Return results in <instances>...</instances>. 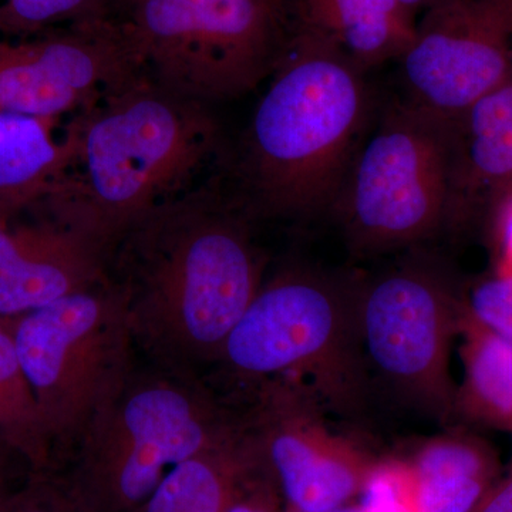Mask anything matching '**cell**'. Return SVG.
Segmentation results:
<instances>
[{"instance_id":"obj_10","label":"cell","mask_w":512,"mask_h":512,"mask_svg":"<svg viewBox=\"0 0 512 512\" xmlns=\"http://www.w3.org/2000/svg\"><path fill=\"white\" fill-rule=\"evenodd\" d=\"M249 392L242 421L285 507L319 512L355 503L377 458L329 429L318 394L289 377L266 380Z\"/></svg>"},{"instance_id":"obj_4","label":"cell","mask_w":512,"mask_h":512,"mask_svg":"<svg viewBox=\"0 0 512 512\" xmlns=\"http://www.w3.org/2000/svg\"><path fill=\"white\" fill-rule=\"evenodd\" d=\"M241 429L197 377L133 369L77 443L67 494L82 512H134L171 468Z\"/></svg>"},{"instance_id":"obj_13","label":"cell","mask_w":512,"mask_h":512,"mask_svg":"<svg viewBox=\"0 0 512 512\" xmlns=\"http://www.w3.org/2000/svg\"><path fill=\"white\" fill-rule=\"evenodd\" d=\"M36 217L0 221V318H18L109 279L111 247L46 197Z\"/></svg>"},{"instance_id":"obj_24","label":"cell","mask_w":512,"mask_h":512,"mask_svg":"<svg viewBox=\"0 0 512 512\" xmlns=\"http://www.w3.org/2000/svg\"><path fill=\"white\" fill-rule=\"evenodd\" d=\"M0 512H82L66 490L50 483L47 476L29 478Z\"/></svg>"},{"instance_id":"obj_16","label":"cell","mask_w":512,"mask_h":512,"mask_svg":"<svg viewBox=\"0 0 512 512\" xmlns=\"http://www.w3.org/2000/svg\"><path fill=\"white\" fill-rule=\"evenodd\" d=\"M262 467L254 437L242 424L231 439L171 468L134 512H227Z\"/></svg>"},{"instance_id":"obj_19","label":"cell","mask_w":512,"mask_h":512,"mask_svg":"<svg viewBox=\"0 0 512 512\" xmlns=\"http://www.w3.org/2000/svg\"><path fill=\"white\" fill-rule=\"evenodd\" d=\"M0 440L22 458L32 476H47L55 444L23 372L12 318H0Z\"/></svg>"},{"instance_id":"obj_15","label":"cell","mask_w":512,"mask_h":512,"mask_svg":"<svg viewBox=\"0 0 512 512\" xmlns=\"http://www.w3.org/2000/svg\"><path fill=\"white\" fill-rule=\"evenodd\" d=\"M302 30L366 72L400 59L412 43L413 15L397 0H299Z\"/></svg>"},{"instance_id":"obj_17","label":"cell","mask_w":512,"mask_h":512,"mask_svg":"<svg viewBox=\"0 0 512 512\" xmlns=\"http://www.w3.org/2000/svg\"><path fill=\"white\" fill-rule=\"evenodd\" d=\"M55 120L0 111V221L49 197L66 178L70 148L53 136Z\"/></svg>"},{"instance_id":"obj_12","label":"cell","mask_w":512,"mask_h":512,"mask_svg":"<svg viewBox=\"0 0 512 512\" xmlns=\"http://www.w3.org/2000/svg\"><path fill=\"white\" fill-rule=\"evenodd\" d=\"M406 101L448 121L512 79V0H444L400 57Z\"/></svg>"},{"instance_id":"obj_3","label":"cell","mask_w":512,"mask_h":512,"mask_svg":"<svg viewBox=\"0 0 512 512\" xmlns=\"http://www.w3.org/2000/svg\"><path fill=\"white\" fill-rule=\"evenodd\" d=\"M63 137L70 164L55 192L111 248L148 212L200 187L222 141L210 104L146 77L74 114Z\"/></svg>"},{"instance_id":"obj_20","label":"cell","mask_w":512,"mask_h":512,"mask_svg":"<svg viewBox=\"0 0 512 512\" xmlns=\"http://www.w3.org/2000/svg\"><path fill=\"white\" fill-rule=\"evenodd\" d=\"M463 328L466 375L456 392V413L512 429V342L471 322L466 313Z\"/></svg>"},{"instance_id":"obj_11","label":"cell","mask_w":512,"mask_h":512,"mask_svg":"<svg viewBox=\"0 0 512 512\" xmlns=\"http://www.w3.org/2000/svg\"><path fill=\"white\" fill-rule=\"evenodd\" d=\"M143 77L111 12L0 40V111L56 121Z\"/></svg>"},{"instance_id":"obj_5","label":"cell","mask_w":512,"mask_h":512,"mask_svg":"<svg viewBox=\"0 0 512 512\" xmlns=\"http://www.w3.org/2000/svg\"><path fill=\"white\" fill-rule=\"evenodd\" d=\"M356 286L357 274L286 266L259 288L217 366L247 387L291 377L357 416L369 400L357 359Z\"/></svg>"},{"instance_id":"obj_28","label":"cell","mask_w":512,"mask_h":512,"mask_svg":"<svg viewBox=\"0 0 512 512\" xmlns=\"http://www.w3.org/2000/svg\"><path fill=\"white\" fill-rule=\"evenodd\" d=\"M13 457L20 458L12 448L6 446V444L0 440V507L8 503L10 498L18 493L20 488L25 485H19L18 487L15 483V476H13L12 470ZM20 460H22V458H20Z\"/></svg>"},{"instance_id":"obj_8","label":"cell","mask_w":512,"mask_h":512,"mask_svg":"<svg viewBox=\"0 0 512 512\" xmlns=\"http://www.w3.org/2000/svg\"><path fill=\"white\" fill-rule=\"evenodd\" d=\"M349 251L376 258L446 232V121L409 101L363 136L330 211Z\"/></svg>"},{"instance_id":"obj_22","label":"cell","mask_w":512,"mask_h":512,"mask_svg":"<svg viewBox=\"0 0 512 512\" xmlns=\"http://www.w3.org/2000/svg\"><path fill=\"white\" fill-rule=\"evenodd\" d=\"M357 498L363 512H420L413 468L403 458L376 460Z\"/></svg>"},{"instance_id":"obj_27","label":"cell","mask_w":512,"mask_h":512,"mask_svg":"<svg viewBox=\"0 0 512 512\" xmlns=\"http://www.w3.org/2000/svg\"><path fill=\"white\" fill-rule=\"evenodd\" d=\"M473 512H512V474L498 480Z\"/></svg>"},{"instance_id":"obj_25","label":"cell","mask_w":512,"mask_h":512,"mask_svg":"<svg viewBox=\"0 0 512 512\" xmlns=\"http://www.w3.org/2000/svg\"><path fill=\"white\" fill-rule=\"evenodd\" d=\"M278 485L264 467L252 476L227 512H284Z\"/></svg>"},{"instance_id":"obj_7","label":"cell","mask_w":512,"mask_h":512,"mask_svg":"<svg viewBox=\"0 0 512 512\" xmlns=\"http://www.w3.org/2000/svg\"><path fill=\"white\" fill-rule=\"evenodd\" d=\"M284 0H114L111 15L146 79L214 104L271 76L284 52Z\"/></svg>"},{"instance_id":"obj_21","label":"cell","mask_w":512,"mask_h":512,"mask_svg":"<svg viewBox=\"0 0 512 512\" xmlns=\"http://www.w3.org/2000/svg\"><path fill=\"white\" fill-rule=\"evenodd\" d=\"M114 0H0V35L25 37L107 15Z\"/></svg>"},{"instance_id":"obj_18","label":"cell","mask_w":512,"mask_h":512,"mask_svg":"<svg viewBox=\"0 0 512 512\" xmlns=\"http://www.w3.org/2000/svg\"><path fill=\"white\" fill-rule=\"evenodd\" d=\"M407 461L420 512H473L500 473L490 446L457 430L424 440Z\"/></svg>"},{"instance_id":"obj_14","label":"cell","mask_w":512,"mask_h":512,"mask_svg":"<svg viewBox=\"0 0 512 512\" xmlns=\"http://www.w3.org/2000/svg\"><path fill=\"white\" fill-rule=\"evenodd\" d=\"M447 126L446 232L494 217L512 194V79Z\"/></svg>"},{"instance_id":"obj_6","label":"cell","mask_w":512,"mask_h":512,"mask_svg":"<svg viewBox=\"0 0 512 512\" xmlns=\"http://www.w3.org/2000/svg\"><path fill=\"white\" fill-rule=\"evenodd\" d=\"M464 313L456 284L421 248L357 275L356 349L369 402L382 396L439 421L456 414L448 356Z\"/></svg>"},{"instance_id":"obj_1","label":"cell","mask_w":512,"mask_h":512,"mask_svg":"<svg viewBox=\"0 0 512 512\" xmlns=\"http://www.w3.org/2000/svg\"><path fill=\"white\" fill-rule=\"evenodd\" d=\"M237 195L211 183L148 212L121 235L109 275L134 345L154 365L197 377L264 284V256Z\"/></svg>"},{"instance_id":"obj_9","label":"cell","mask_w":512,"mask_h":512,"mask_svg":"<svg viewBox=\"0 0 512 512\" xmlns=\"http://www.w3.org/2000/svg\"><path fill=\"white\" fill-rule=\"evenodd\" d=\"M23 372L53 444L79 443L133 372L126 302L110 275L89 291L12 318Z\"/></svg>"},{"instance_id":"obj_2","label":"cell","mask_w":512,"mask_h":512,"mask_svg":"<svg viewBox=\"0 0 512 512\" xmlns=\"http://www.w3.org/2000/svg\"><path fill=\"white\" fill-rule=\"evenodd\" d=\"M365 72L302 30L286 43L242 140L235 195L254 218L329 212L369 117Z\"/></svg>"},{"instance_id":"obj_29","label":"cell","mask_w":512,"mask_h":512,"mask_svg":"<svg viewBox=\"0 0 512 512\" xmlns=\"http://www.w3.org/2000/svg\"><path fill=\"white\" fill-rule=\"evenodd\" d=\"M397 2L413 15L416 10L421 8L426 10L433 8V6L439 5V3L444 2V0H397Z\"/></svg>"},{"instance_id":"obj_30","label":"cell","mask_w":512,"mask_h":512,"mask_svg":"<svg viewBox=\"0 0 512 512\" xmlns=\"http://www.w3.org/2000/svg\"><path fill=\"white\" fill-rule=\"evenodd\" d=\"M284 512H303L298 510H292V508L285 507ZM319 512H363L360 505L357 503H350L346 505H342V507L333 508V510L328 511H319Z\"/></svg>"},{"instance_id":"obj_26","label":"cell","mask_w":512,"mask_h":512,"mask_svg":"<svg viewBox=\"0 0 512 512\" xmlns=\"http://www.w3.org/2000/svg\"><path fill=\"white\" fill-rule=\"evenodd\" d=\"M493 220L497 225L498 244H500V272L512 274V194L500 205Z\"/></svg>"},{"instance_id":"obj_23","label":"cell","mask_w":512,"mask_h":512,"mask_svg":"<svg viewBox=\"0 0 512 512\" xmlns=\"http://www.w3.org/2000/svg\"><path fill=\"white\" fill-rule=\"evenodd\" d=\"M464 311L471 322L512 342V274L498 272L474 285Z\"/></svg>"}]
</instances>
